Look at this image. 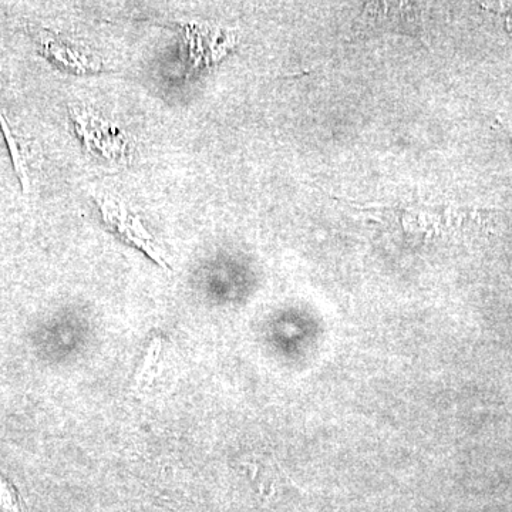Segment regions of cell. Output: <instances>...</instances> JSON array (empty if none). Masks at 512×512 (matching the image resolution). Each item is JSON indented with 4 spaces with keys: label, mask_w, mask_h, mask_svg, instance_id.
<instances>
[{
    "label": "cell",
    "mask_w": 512,
    "mask_h": 512,
    "mask_svg": "<svg viewBox=\"0 0 512 512\" xmlns=\"http://www.w3.org/2000/svg\"><path fill=\"white\" fill-rule=\"evenodd\" d=\"M0 127H2L3 134H5L6 141H8L10 154H12L13 164H15V170L19 175L20 183H22L23 192H28V174H26L22 154H20L18 143H16L15 137H13L12 134V130H10L9 123L6 121L5 116H3L2 111H0Z\"/></svg>",
    "instance_id": "6da1fadb"
}]
</instances>
